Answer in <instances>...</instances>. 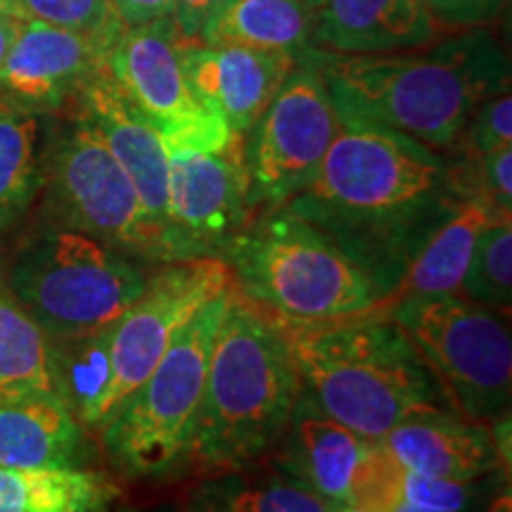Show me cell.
I'll return each mask as SVG.
<instances>
[{"label": "cell", "mask_w": 512, "mask_h": 512, "mask_svg": "<svg viewBox=\"0 0 512 512\" xmlns=\"http://www.w3.org/2000/svg\"><path fill=\"white\" fill-rule=\"evenodd\" d=\"M460 207L444 155L396 131L344 119L313 176L283 204L330 235L373 278L382 302Z\"/></svg>", "instance_id": "cell-1"}, {"label": "cell", "mask_w": 512, "mask_h": 512, "mask_svg": "<svg viewBox=\"0 0 512 512\" xmlns=\"http://www.w3.org/2000/svg\"><path fill=\"white\" fill-rule=\"evenodd\" d=\"M339 119L396 131L446 157L482 100L510 86L508 57L491 24L453 31L396 53L306 55Z\"/></svg>", "instance_id": "cell-2"}, {"label": "cell", "mask_w": 512, "mask_h": 512, "mask_svg": "<svg viewBox=\"0 0 512 512\" xmlns=\"http://www.w3.org/2000/svg\"><path fill=\"white\" fill-rule=\"evenodd\" d=\"M280 325L302 392L368 441L422 415L458 413L411 337L387 313Z\"/></svg>", "instance_id": "cell-3"}, {"label": "cell", "mask_w": 512, "mask_h": 512, "mask_svg": "<svg viewBox=\"0 0 512 512\" xmlns=\"http://www.w3.org/2000/svg\"><path fill=\"white\" fill-rule=\"evenodd\" d=\"M299 392L280 320L230 285L185 467L209 477L261 463L283 437Z\"/></svg>", "instance_id": "cell-4"}, {"label": "cell", "mask_w": 512, "mask_h": 512, "mask_svg": "<svg viewBox=\"0 0 512 512\" xmlns=\"http://www.w3.org/2000/svg\"><path fill=\"white\" fill-rule=\"evenodd\" d=\"M233 287L287 323H325L377 311L373 278L330 235L283 207L249 221L221 256Z\"/></svg>", "instance_id": "cell-5"}, {"label": "cell", "mask_w": 512, "mask_h": 512, "mask_svg": "<svg viewBox=\"0 0 512 512\" xmlns=\"http://www.w3.org/2000/svg\"><path fill=\"white\" fill-rule=\"evenodd\" d=\"M140 264L93 235L60 226L19 249L5 285L50 344H60L112 328L145 290Z\"/></svg>", "instance_id": "cell-6"}, {"label": "cell", "mask_w": 512, "mask_h": 512, "mask_svg": "<svg viewBox=\"0 0 512 512\" xmlns=\"http://www.w3.org/2000/svg\"><path fill=\"white\" fill-rule=\"evenodd\" d=\"M228 292L230 287L202 306L143 384L100 427L102 446L121 475L164 479L185 467Z\"/></svg>", "instance_id": "cell-7"}, {"label": "cell", "mask_w": 512, "mask_h": 512, "mask_svg": "<svg viewBox=\"0 0 512 512\" xmlns=\"http://www.w3.org/2000/svg\"><path fill=\"white\" fill-rule=\"evenodd\" d=\"M43 181L62 228L93 235L143 264L190 259L181 242L152 221L131 176L76 112L50 145Z\"/></svg>", "instance_id": "cell-8"}, {"label": "cell", "mask_w": 512, "mask_h": 512, "mask_svg": "<svg viewBox=\"0 0 512 512\" xmlns=\"http://www.w3.org/2000/svg\"><path fill=\"white\" fill-rule=\"evenodd\" d=\"M382 313L411 337L463 418L489 427L510 418L512 339L503 313L463 294L403 299Z\"/></svg>", "instance_id": "cell-9"}, {"label": "cell", "mask_w": 512, "mask_h": 512, "mask_svg": "<svg viewBox=\"0 0 512 512\" xmlns=\"http://www.w3.org/2000/svg\"><path fill=\"white\" fill-rule=\"evenodd\" d=\"M230 285V268L219 256L166 261L147 273L143 294L110 328V384L100 427L143 384L178 332Z\"/></svg>", "instance_id": "cell-10"}, {"label": "cell", "mask_w": 512, "mask_h": 512, "mask_svg": "<svg viewBox=\"0 0 512 512\" xmlns=\"http://www.w3.org/2000/svg\"><path fill=\"white\" fill-rule=\"evenodd\" d=\"M339 131L328 86L302 57L245 138L252 207L278 209L304 188Z\"/></svg>", "instance_id": "cell-11"}, {"label": "cell", "mask_w": 512, "mask_h": 512, "mask_svg": "<svg viewBox=\"0 0 512 512\" xmlns=\"http://www.w3.org/2000/svg\"><path fill=\"white\" fill-rule=\"evenodd\" d=\"M169 155V226L192 259L223 256L252 221L245 136L223 145H176Z\"/></svg>", "instance_id": "cell-12"}, {"label": "cell", "mask_w": 512, "mask_h": 512, "mask_svg": "<svg viewBox=\"0 0 512 512\" xmlns=\"http://www.w3.org/2000/svg\"><path fill=\"white\" fill-rule=\"evenodd\" d=\"M181 41L174 19L164 17L124 29L107 53V67L121 91L162 138L214 117L185 79Z\"/></svg>", "instance_id": "cell-13"}, {"label": "cell", "mask_w": 512, "mask_h": 512, "mask_svg": "<svg viewBox=\"0 0 512 512\" xmlns=\"http://www.w3.org/2000/svg\"><path fill=\"white\" fill-rule=\"evenodd\" d=\"M69 107L91 124L114 159L124 166L152 221L176 238L169 226V155L164 140L121 91L107 60L69 100ZM181 247L185 249L183 242ZM185 254L190 256L188 249Z\"/></svg>", "instance_id": "cell-14"}, {"label": "cell", "mask_w": 512, "mask_h": 512, "mask_svg": "<svg viewBox=\"0 0 512 512\" xmlns=\"http://www.w3.org/2000/svg\"><path fill=\"white\" fill-rule=\"evenodd\" d=\"M107 53L98 38L27 19L0 67V98L34 114L62 110Z\"/></svg>", "instance_id": "cell-15"}, {"label": "cell", "mask_w": 512, "mask_h": 512, "mask_svg": "<svg viewBox=\"0 0 512 512\" xmlns=\"http://www.w3.org/2000/svg\"><path fill=\"white\" fill-rule=\"evenodd\" d=\"M181 57L185 79L202 105L245 138L299 64V57L283 50L207 46L185 38Z\"/></svg>", "instance_id": "cell-16"}, {"label": "cell", "mask_w": 512, "mask_h": 512, "mask_svg": "<svg viewBox=\"0 0 512 512\" xmlns=\"http://www.w3.org/2000/svg\"><path fill=\"white\" fill-rule=\"evenodd\" d=\"M453 31L422 0H320L311 12V48L339 55L411 50Z\"/></svg>", "instance_id": "cell-17"}, {"label": "cell", "mask_w": 512, "mask_h": 512, "mask_svg": "<svg viewBox=\"0 0 512 512\" xmlns=\"http://www.w3.org/2000/svg\"><path fill=\"white\" fill-rule=\"evenodd\" d=\"M373 444L375 441L332 420L309 396L299 392L290 422L271 456L278 470L304 484L325 503L351 505L356 467Z\"/></svg>", "instance_id": "cell-18"}, {"label": "cell", "mask_w": 512, "mask_h": 512, "mask_svg": "<svg viewBox=\"0 0 512 512\" xmlns=\"http://www.w3.org/2000/svg\"><path fill=\"white\" fill-rule=\"evenodd\" d=\"M380 444L408 470L448 482L475 484L503 463L501 437L460 413L401 422Z\"/></svg>", "instance_id": "cell-19"}, {"label": "cell", "mask_w": 512, "mask_h": 512, "mask_svg": "<svg viewBox=\"0 0 512 512\" xmlns=\"http://www.w3.org/2000/svg\"><path fill=\"white\" fill-rule=\"evenodd\" d=\"M83 427L57 396L0 399V467H76Z\"/></svg>", "instance_id": "cell-20"}, {"label": "cell", "mask_w": 512, "mask_h": 512, "mask_svg": "<svg viewBox=\"0 0 512 512\" xmlns=\"http://www.w3.org/2000/svg\"><path fill=\"white\" fill-rule=\"evenodd\" d=\"M501 221L489 207L479 202H463L456 214L432 233L418 256L401 275L399 285L389 292L377 311H387L389 306L415 297H441V294H458L463 275L470 264L472 247L479 233L489 223Z\"/></svg>", "instance_id": "cell-21"}, {"label": "cell", "mask_w": 512, "mask_h": 512, "mask_svg": "<svg viewBox=\"0 0 512 512\" xmlns=\"http://www.w3.org/2000/svg\"><path fill=\"white\" fill-rule=\"evenodd\" d=\"M181 512H332V505L261 460L242 470L200 477Z\"/></svg>", "instance_id": "cell-22"}, {"label": "cell", "mask_w": 512, "mask_h": 512, "mask_svg": "<svg viewBox=\"0 0 512 512\" xmlns=\"http://www.w3.org/2000/svg\"><path fill=\"white\" fill-rule=\"evenodd\" d=\"M119 486L81 467H0V512H110Z\"/></svg>", "instance_id": "cell-23"}, {"label": "cell", "mask_w": 512, "mask_h": 512, "mask_svg": "<svg viewBox=\"0 0 512 512\" xmlns=\"http://www.w3.org/2000/svg\"><path fill=\"white\" fill-rule=\"evenodd\" d=\"M197 41L207 46L311 53V10L302 0H233L204 27Z\"/></svg>", "instance_id": "cell-24"}, {"label": "cell", "mask_w": 512, "mask_h": 512, "mask_svg": "<svg viewBox=\"0 0 512 512\" xmlns=\"http://www.w3.org/2000/svg\"><path fill=\"white\" fill-rule=\"evenodd\" d=\"M19 396H57L53 347L8 285L0 283V399Z\"/></svg>", "instance_id": "cell-25"}, {"label": "cell", "mask_w": 512, "mask_h": 512, "mask_svg": "<svg viewBox=\"0 0 512 512\" xmlns=\"http://www.w3.org/2000/svg\"><path fill=\"white\" fill-rule=\"evenodd\" d=\"M38 114L0 98V230L10 228L43 185Z\"/></svg>", "instance_id": "cell-26"}, {"label": "cell", "mask_w": 512, "mask_h": 512, "mask_svg": "<svg viewBox=\"0 0 512 512\" xmlns=\"http://www.w3.org/2000/svg\"><path fill=\"white\" fill-rule=\"evenodd\" d=\"M458 294L508 316L512 306V219L489 223L479 233Z\"/></svg>", "instance_id": "cell-27"}, {"label": "cell", "mask_w": 512, "mask_h": 512, "mask_svg": "<svg viewBox=\"0 0 512 512\" xmlns=\"http://www.w3.org/2000/svg\"><path fill=\"white\" fill-rule=\"evenodd\" d=\"M17 3L27 19L98 38L110 48L126 29L112 0H17Z\"/></svg>", "instance_id": "cell-28"}, {"label": "cell", "mask_w": 512, "mask_h": 512, "mask_svg": "<svg viewBox=\"0 0 512 512\" xmlns=\"http://www.w3.org/2000/svg\"><path fill=\"white\" fill-rule=\"evenodd\" d=\"M512 147V95L510 86L482 100L446 155L479 157Z\"/></svg>", "instance_id": "cell-29"}, {"label": "cell", "mask_w": 512, "mask_h": 512, "mask_svg": "<svg viewBox=\"0 0 512 512\" xmlns=\"http://www.w3.org/2000/svg\"><path fill=\"white\" fill-rule=\"evenodd\" d=\"M446 27L472 29L486 27L501 15V0H422Z\"/></svg>", "instance_id": "cell-30"}, {"label": "cell", "mask_w": 512, "mask_h": 512, "mask_svg": "<svg viewBox=\"0 0 512 512\" xmlns=\"http://www.w3.org/2000/svg\"><path fill=\"white\" fill-rule=\"evenodd\" d=\"M233 0H174V24L185 41H197L204 27Z\"/></svg>", "instance_id": "cell-31"}, {"label": "cell", "mask_w": 512, "mask_h": 512, "mask_svg": "<svg viewBox=\"0 0 512 512\" xmlns=\"http://www.w3.org/2000/svg\"><path fill=\"white\" fill-rule=\"evenodd\" d=\"M112 5L126 29L174 15V0H112Z\"/></svg>", "instance_id": "cell-32"}, {"label": "cell", "mask_w": 512, "mask_h": 512, "mask_svg": "<svg viewBox=\"0 0 512 512\" xmlns=\"http://www.w3.org/2000/svg\"><path fill=\"white\" fill-rule=\"evenodd\" d=\"M354 505H358V508H366L370 512H437V510L418 508V505L401 501V498H396V496L377 494V491H370V494H358L354 498Z\"/></svg>", "instance_id": "cell-33"}, {"label": "cell", "mask_w": 512, "mask_h": 512, "mask_svg": "<svg viewBox=\"0 0 512 512\" xmlns=\"http://www.w3.org/2000/svg\"><path fill=\"white\" fill-rule=\"evenodd\" d=\"M27 17L17 15V12H0V67H3L5 57L15 46L17 36L22 34Z\"/></svg>", "instance_id": "cell-34"}, {"label": "cell", "mask_w": 512, "mask_h": 512, "mask_svg": "<svg viewBox=\"0 0 512 512\" xmlns=\"http://www.w3.org/2000/svg\"><path fill=\"white\" fill-rule=\"evenodd\" d=\"M491 512H512V501H510V491H505L503 496H498V501L494 503Z\"/></svg>", "instance_id": "cell-35"}, {"label": "cell", "mask_w": 512, "mask_h": 512, "mask_svg": "<svg viewBox=\"0 0 512 512\" xmlns=\"http://www.w3.org/2000/svg\"><path fill=\"white\" fill-rule=\"evenodd\" d=\"M0 12H17V15H24L17 0H0Z\"/></svg>", "instance_id": "cell-36"}, {"label": "cell", "mask_w": 512, "mask_h": 512, "mask_svg": "<svg viewBox=\"0 0 512 512\" xmlns=\"http://www.w3.org/2000/svg\"><path fill=\"white\" fill-rule=\"evenodd\" d=\"M332 512H370V510L358 508V505H332Z\"/></svg>", "instance_id": "cell-37"}, {"label": "cell", "mask_w": 512, "mask_h": 512, "mask_svg": "<svg viewBox=\"0 0 512 512\" xmlns=\"http://www.w3.org/2000/svg\"><path fill=\"white\" fill-rule=\"evenodd\" d=\"M124 512H181V510H171V508H145V510H124Z\"/></svg>", "instance_id": "cell-38"}, {"label": "cell", "mask_w": 512, "mask_h": 512, "mask_svg": "<svg viewBox=\"0 0 512 512\" xmlns=\"http://www.w3.org/2000/svg\"><path fill=\"white\" fill-rule=\"evenodd\" d=\"M302 3L306 5V8H309V10L313 12V10H316L318 5H320V0H302Z\"/></svg>", "instance_id": "cell-39"}, {"label": "cell", "mask_w": 512, "mask_h": 512, "mask_svg": "<svg viewBox=\"0 0 512 512\" xmlns=\"http://www.w3.org/2000/svg\"><path fill=\"white\" fill-rule=\"evenodd\" d=\"M501 3H503V5H508V0H501Z\"/></svg>", "instance_id": "cell-40"}]
</instances>
